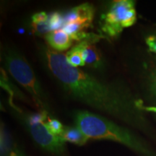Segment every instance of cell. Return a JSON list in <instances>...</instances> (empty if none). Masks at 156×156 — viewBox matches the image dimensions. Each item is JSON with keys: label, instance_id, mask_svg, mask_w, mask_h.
Masks as SVG:
<instances>
[{"label": "cell", "instance_id": "1", "mask_svg": "<svg viewBox=\"0 0 156 156\" xmlns=\"http://www.w3.org/2000/svg\"><path fill=\"white\" fill-rule=\"evenodd\" d=\"M46 54L51 72L72 96L124 122L142 125L144 119L139 112L137 101H132L121 90L101 83L72 66L65 54L48 48Z\"/></svg>", "mask_w": 156, "mask_h": 156}, {"label": "cell", "instance_id": "2", "mask_svg": "<svg viewBox=\"0 0 156 156\" xmlns=\"http://www.w3.org/2000/svg\"><path fill=\"white\" fill-rule=\"evenodd\" d=\"M76 126L89 139L108 140L119 142L143 156H156V153L129 130L97 114L81 111L75 115Z\"/></svg>", "mask_w": 156, "mask_h": 156}, {"label": "cell", "instance_id": "3", "mask_svg": "<svg viewBox=\"0 0 156 156\" xmlns=\"http://www.w3.org/2000/svg\"><path fill=\"white\" fill-rule=\"evenodd\" d=\"M5 62L10 75L32 95L36 104L44 106L40 85L33 69L22 56L15 52L9 51L5 55Z\"/></svg>", "mask_w": 156, "mask_h": 156}, {"label": "cell", "instance_id": "4", "mask_svg": "<svg viewBox=\"0 0 156 156\" xmlns=\"http://www.w3.org/2000/svg\"><path fill=\"white\" fill-rule=\"evenodd\" d=\"M135 4L132 0L114 1L105 15L103 30L108 36H118L124 28L131 27L136 20Z\"/></svg>", "mask_w": 156, "mask_h": 156}, {"label": "cell", "instance_id": "5", "mask_svg": "<svg viewBox=\"0 0 156 156\" xmlns=\"http://www.w3.org/2000/svg\"><path fill=\"white\" fill-rule=\"evenodd\" d=\"M34 140L42 148L53 153H61L64 150L65 140L62 136L55 135L50 131L44 122L29 125Z\"/></svg>", "mask_w": 156, "mask_h": 156}, {"label": "cell", "instance_id": "6", "mask_svg": "<svg viewBox=\"0 0 156 156\" xmlns=\"http://www.w3.org/2000/svg\"><path fill=\"white\" fill-rule=\"evenodd\" d=\"M95 9L93 5L88 3L82 4L74 7L64 15V25L71 23H78L90 27L92 24Z\"/></svg>", "mask_w": 156, "mask_h": 156}, {"label": "cell", "instance_id": "7", "mask_svg": "<svg viewBox=\"0 0 156 156\" xmlns=\"http://www.w3.org/2000/svg\"><path fill=\"white\" fill-rule=\"evenodd\" d=\"M81 54L85 65L98 67L102 64L101 55L94 45L89 41H82L73 47Z\"/></svg>", "mask_w": 156, "mask_h": 156}, {"label": "cell", "instance_id": "8", "mask_svg": "<svg viewBox=\"0 0 156 156\" xmlns=\"http://www.w3.org/2000/svg\"><path fill=\"white\" fill-rule=\"evenodd\" d=\"M46 38L51 47L58 52L68 49L73 44L72 38L62 29L49 33L46 35Z\"/></svg>", "mask_w": 156, "mask_h": 156}, {"label": "cell", "instance_id": "9", "mask_svg": "<svg viewBox=\"0 0 156 156\" xmlns=\"http://www.w3.org/2000/svg\"><path fill=\"white\" fill-rule=\"evenodd\" d=\"M61 136L65 140V142H71L77 145H85L89 139L77 126L75 127L65 126Z\"/></svg>", "mask_w": 156, "mask_h": 156}, {"label": "cell", "instance_id": "10", "mask_svg": "<svg viewBox=\"0 0 156 156\" xmlns=\"http://www.w3.org/2000/svg\"><path fill=\"white\" fill-rule=\"evenodd\" d=\"M32 27L34 32L38 34H48L51 32L48 23V15L41 12L33 15Z\"/></svg>", "mask_w": 156, "mask_h": 156}, {"label": "cell", "instance_id": "11", "mask_svg": "<svg viewBox=\"0 0 156 156\" xmlns=\"http://www.w3.org/2000/svg\"><path fill=\"white\" fill-rule=\"evenodd\" d=\"M65 56L69 64L73 67L78 68V67H83V66L85 65V63L82 58L81 54L77 51L74 49L73 48H72V49L69 50L65 54Z\"/></svg>", "mask_w": 156, "mask_h": 156}, {"label": "cell", "instance_id": "12", "mask_svg": "<svg viewBox=\"0 0 156 156\" xmlns=\"http://www.w3.org/2000/svg\"><path fill=\"white\" fill-rule=\"evenodd\" d=\"M48 23L51 31H55L60 30L64 25V16L58 12H54L48 15Z\"/></svg>", "mask_w": 156, "mask_h": 156}, {"label": "cell", "instance_id": "13", "mask_svg": "<svg viewBox=\"0 0 156 156\" xmlns=\"http://www.w3.org/2000/svg\"><path fill=\"white\" fill-rule=\"evenodd\" d=\"M46 125L49 129L50 131L55 135L61 136L64 131V126H63L62 123L59 121L54 119H48Z\"/></svg>", "mask_w": 156, "mask_h": 156}, {"label": "cell", "instance_id": "14", "mask_svg": "<svg viewBox=\"0 0 156 156\" xmlns=\"http://www.w3.org/2000/svg\"><path fill=\"white\" fill-rule=\"evenodd\" d=\"M46 119H47V113L46 112L32 115L29 119V125H33V124L43 122Z\"/></svg>", "mask_w": 156, "mask_h": 156}, {"label": "cell", "instance_id": "15", "mask_svg": "<svg viewBox=\"0 0 156 156\" xmlns=\"http://www.w3.org/2000/svg\"><path fill=\"white\" fill-rule=\"evenodd\" d=\"M147 44L149 50L156 54V36H151L146 38Z\"/></svg>", "mask_w": 156, "mask_h": 156}, {"label": "cell", "instance_id": "16", "mask_svg": "<svg viewBox=\"0 0 156 156\" xmlns=\"http://www.w3.org/2000/svg\"><path fill=\"white\" fill-rule=\"evenodd\" d=\"M137 107L140 109L145 110V111H146V112H153L156 114V106H142V103L137 102Z\"/></svg>", "mask_w": 156, "mask_h": 156}, {"label": "cell", "instance_id": "17", "mask_svg": "<svg viewBox=\"0 0 156 156\" xmlns=\"http://www.w3.org/2000/svg\"><path fill=\"white\" fill-rule=\"evenodd\" d=\"M151 88L153 93L156 95V71L153 74L151 79Z\"/></svg>", "mask_w": 156, "mask_h": 156}, {"label": "cell", "instance_id": "18", "mask_svg": "<svg viewBox=\"0 0 156 156\" xmlns=\"http://www.w3.org/2000/svg\"><path fill=\"white\" fill-rule=\"evenodd\" d=\"M7 156H23V155H21L18 151H12L10 153H9L8 155H7Z\"/></svg>", "mask_w": 156, "mask_h": 156}]
</instances>
